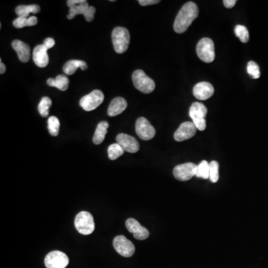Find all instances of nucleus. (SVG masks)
<instances>
[{"label": "nucleus", "instance_id": "obj_33", "mask_svg": "<svg viewBox=\"0 0 268 268\" xmlns=\"http://www.w3.org/2000/svg\"><path fill=\"white\" fill-rule=\"evenodd\" d=\"M54 44H55V41H54V39L51 38V37L45 39L44 43H43V45H44L45 47H47V50L52 48Z\"/></svg>", "mask_w": 268, "mask_h": 268}, {"label": "nucleus", "instance_id": "obj_14", "mask_svg": "<svg viewBox=\"0 0 268 268\" xmlns=\"http://www.w3.org/2000/svg\"><path fill=\"white\" fill-rule=\"evenodd\" d=\"M127 229L130 233L134 234V238L137 240L147 239L149 237V230L142 227L140 223L134 218H128L125 223Z\"/></svg>", "mask_w": 268, "mask_h": 268}, {"label": "nucleus", "instance_id": "obj_30", "mask_svg": "<svg viewBox=\"0 0 268 268\" xmlns=\"http://www.w3.org/2000/svg\"><path fill=\"white\" fill-rule=\"evenodd\" d=\"M248 72L250 76L252 77L254 79H258L261 75L259 65L254 61H250L248 63Z\"/></svg>", "mask_w": 268, "mask_h": 268}, {"label": "nucleus", "instance_id": "obj_23", "mask_svg": "<svg viewBox=\"0 0 268 268\" xmlns=\"http://www.w3.org/2000/svg\"><path fill=\"white\" fill-rule=\"evenodd\" d=\"M40 11V6L37 5H19L15 9V12L18 15V17L26 18L30 17V14L36 15V14L39 13Z\"/></svg>", "mask_w": 268, "mask_h": 268}, {"label": "nucleus", "instance_id": "obj_9", "mask_svg": "<svg viewBox=\"0 0 268 268\" xmlns=\"http://www.w3.org/2000/svg\"><path fill=\"white\" fill-rule=\"evenodd\" d=\"M197 172H198L197 165L192 163H186L176 166L173 171V174L178 181H187L196 176Z\"/></svg>", "mask_w": 268, "mask_h": 268}, {"label": "nucleus", "instance_id": "obj_21", "mask_svg": "<svg viewBox=\"0 0 268 268\" xmlns=\"http://www.w3.org/2000/svg\"><path fill=\"white\" fill-rule=\"evenodd\" d=\"M69 84V78L64 75H59L55 78H49L47 80V84L49 86L58 88L61 91H66L68 89Z\"/></svg>", "mask_w": 268, "mask_h": 268}, {"label": "nucleus", "instance_id": "obj_3", "mask_svg": "<svg viewBox=\"0 0 268 268\" xmlns=\"http://www.w3.org/2000/svg\"><path fill=\"white\" fill-rule=\"evenodd\" d=\"M75 226L78 233L84 235H88L94 232V218L89 212L82 211L75 217Z\"/></svg>", "mask_w": 268, "mask_h": 268}, {"label": "nucleus", "instance_id": "obj_18", "mask_svg": "<svg viewBox=\"0 0 268 268\" xmlns=\"http://www.w3.org/2000/svg\"><path fill=\"white\" fill-rule=\"evenodd\" d=\"M11 45L14 50L17 53L19 61L22 63H27L31 57V49L29 45L19 40H14Z\"/></svg>", "mask_w": 268, "mask_h": 268}, {"label": "nucleus", "instance_id": "obj_10", "mask_svg": "<svg viewBox=\"0 0 268 268\" xmlns=\"http://www.w3.org/2000/svg\"><path fill=\"white\" fill-rule=\"evenodd\" d=\"M136 132L141 139L148 141L154 137L156 130L147 118L140 117L136 120Z\"/></svg>", "mask_w": 268, "mask_h": 268}, {"label": "nucleus", "instance_id": "obj_26", "mask_svg": "<svg viewBox=\"0 0 268 268\" xmlns=\"http://www.w3.org/2000/svg\"><path fill=\"white\" fill-rule=\"evenodd\" d=\"M60 121L57 117H50L48 119V129L52 136H57L59 134Z\"/></svg>", "mask_w": 268, "mask_h": 268}, {"label": "nucleus", "instance_id": "obj_13", "mask_svg": "<svg viewBox=\"0 0 268 268\" xmlns=\"http://www.w3.org/2000/svg\"><path fill=\"white\" fill-rule=\"evenodd\" d=\"M196 127L193 122L185 121L182 123L181 126L174 133V138L177 142H183L193 137L196 134Z\"/></svg>", "mask_w": 268, "mask_h": 268}, {"label": "nucleus", "instance_id": "obj_17", "mask_svg": "<svg viewBox=\"0 0 268 268\" xmlns=\"http://www.w3.org/2000/svg\"><path fill=\"white\" fill-rule=\"evenodd\" d=\"M47 47L44 45H38L34 48L33 51L34 62L35 63L37 67L44 68L49 64L50 58L47 53Z\"/></svg>", "mask_w": 268, "mask_h": 268}, {"label": "nucleus", "instance_id": "obj_34", "mask_svg": "<svg viewBox=\"0 0 268 268\" xmlns=\"http://www.w3.org/2000/svg\"><path fill=\"white\" fill-rule=\"evenodd\" d=\"M85 2V0H69L67 1V5L69 7V8L75 6V5H79V4L83 3Z\"/></svg>", "mask_w": 268, "mask_h": 268}, {"label": "nucleus", "instance_id": "obj_15", "mask_svg": "<svg viewBox=\"0 0 268 268\" xmlns=\"http://www.w3.org/2000/svg\"><path fill=\"white\" fill-rule=\"evenodd\" d=\"M117 143L119 144L125 151L128 153H136L139 150V144L138 141L128 134H118L117 136Z\"/></svg>", "mask_w": 268, "mask_h": 268}, {"label": "nucleus", "instance_id": "obj_16", "mask_svg": "<svg viewBox=\"0 0 268 268\" xmlns=\"http://www.w3.org/2000/svg\"><path fill=\"white\" fill-rule=\"evenodd\" d=\"M213 86L209 82H200L193 88V95L199 100H207L214 94Z\"/></svg>", "mask_w": 268, "mask_h": 268}, {"label": "nucleus", "instance_id": "obj_36", "mask_svg": "<svg viewBox=\"0 0 268 268\" xmlns=\"http://www.w3.org/2000/svg\"><path fill=\"white\" fill-rule=\"evenodd\" d=\"M37 18L35 16H31L30 17L28 18V26H34L37 25Z\"/></svg>", "mask_w": 268, "mask_h": 268}, {"label": "nucleus", "instance_id": "obj_5", "mask_svg": "<svg viewBox=\"0 0 268 268\" xmlns=\"http://www.w3.org/2000/svg\"><path fill=\"white\" fill-rule=\"evenodd\" d=\"M207 108L204 104L200 102H195L189 109V116L192 119V122L197 129L203 131L206 129V117L207 114Z\"/></svg>", "mask_w": 268, "mask_h": 268}, {"label": "nucleus", "instance_id": "obj_2", "mask_svg": "<svg viewBox=\"0 0 268 268\" xmlns=\"http://www.w3.org/2000/svg\"><path fill=\"white\" fill-rule=\"evenodd\" d=\"M130 33L124 27H117L112 32V41L114 50L118 54L125 53L128 50L130 43Z\"/></svg>", "mask_w": 268, "mask_h": 268}, {"label": "nucleus", "instance_id": "obj_8", "mask_svg": "<svg viewBox=\"0 0 268 268\" xmlns=\"http://www.w3.org/2000/svg\"><path fill=\"white\" fill-rule=\"evenodd\" d=\"M69 258L61 251H51L45 258L44 263L47 268H66L69 265Z\"/></svg>", "mask_w": 268, "mask_h": 268}, {"label": "nucleus", "instance_id": "obj_37", "mask_svg": "<svg viewBox=\"0 0 268 268\" xmlns=\"http://www.w3.org/2000/svg\"><path fill=\"white\" fill-rule=\"evenodd\" d=\"M0 67H1V69H0V73L3 74L5 73V70H6V67H5V64L2 63V60L0 61Z\"/></svg>", "mask_w": 268, "mask_h": 268}, {"label": "nucleus", "instance_id": "obj_32", "mask_svg": "<svg viewBox=\"0 0 268 268\" xmlns=\"http://www.w3.org/2000/svg\"><path fill=\"white\" fill-rule=\"evenodd\" d=\"M160 1L159 0H139V3L142 6H148V5H155L159 3Z\"/></svg>", "mask_w": 268, "mask_h": 268}, {"label": "nucleus", "instance_id": "obj_4", "mask_svg": "<svg viewBox=\"0 0 268 268\" xmlns=\"http://www.w3.org/2000/svg\"><path fill=\"white\" fill-rule=\"evenodd\" d=\"M132 80L134 86L145 94L152 93L156 86L153 79L149 78L145 72L141 69H138L133 73Z\"/></svg>", "mask_w": 268, "mask_h": 268}, {"label": "nucleus", "instance_id": "obj_29", "mask_svg": "<svg viewBox=\"0 0 268 268\" xmlns=\"http://www.w3.org/2000/svg\"><path fill=\"white\" fill-rule=\"evenodd\" d=\"M209 180L214 184L219 180V164L215 160L209 163Z\"/></svg>", "mask_w": 268, "mask_h": 268}, {"label": "nucleus", "instance_id": "obj_31", "mask_svg": "<svg viewBox=\"0 0 268 268\" xmlns=\"http://www.w3.org/2000/svg\"><path fill=\"white\" fill-rule=\"evenodd\" d=\"M14 26L17 29H22L28 26V18L18 17L13 22Z\"/></svg>", "mask_w": 268, "mask_h": 268}, {"label": "nucleus", "instance_id": "obj_27", "mask_svg": "<svg viewBox=\"0 0 268 268\" xmlns=\"http://www.w3.org/2000/svg\"><path fill=\"white\" fill-rule=\"evenodd\" d=\"M234 34L242 43H246L249 41V32L245 26L237 25L234 28Z\"/></svg>", "mask_w": 268, "mask_h": 268}, {"label": "nucleus", "instance_id": "obj_11", "mask_svg": "<svg viewBox=\"0 0 268 268\" xmlns=\"http://www.w3.org/2000/svg\"><path fill=\"white\" fill-rule=\"evenodd\" d=\"M114 249L119 255L131 257L135 252V246L124 235H118L114 240Z\"/></svg>", "mask_w": 268, "mask_h": 268}, {"label": "nucleus", "instance_id": "obj_24", "mask_svg": "<svg viewBox=\"0 0 268 268\" xmlns=\"http://www.w3.org/2000/svg\"><path fill=\"white\" fill-rule=\"evenodd\" d=\"M125 150L118 143L112 144L108 147V157L110 160H115L119 156H122Z\"/></svg>", "mask_w": 268, "mask_h": 268}, {"label": "nucleus", "instance_id": "obj_6", "mask_svg": "<svg viewBox=\"0 0 268 268\" xmlns=\"http://www.w3.org/2000/svg\"><path fill=\"white\" fill-rule=\"evenodd\" d=\"M198 58L204 63H212L216 58L214 42L205 37L198 42L196 48Z\"/></svg>", "mask_w": 268, "mask_h": 268}, {"label": "nucleus", "instance_id": "obj_19", "mask_svg": "<svg viewBox=\"0 0 268 268\" xmlns=\"http://www.w3.org/2000/svg\"><path fill=\"white\" fill-rule=\"evenodd\" d=\"M127 107H128V103L125 99L121 97L115 98L113 99L109 105L107 114L109 117H117L122 114L123 112L126 110Z\"/></svg>", "mask_w": 268, "mask_h": 268}, {"label": "nucleus", "instance_id": "obj_7", "mask_svg": "<svg viewBox=\"0 0 268 268\" xmlns=\"http://www.w3.org/2000/svg\"><path fill=\"white\" fill-rule=\"evenodd\" d=\"M104 99L102 92L96 89L81 99L80 106L85 111H92L102 104Z\"/></svg>", "mask_w": 268, "mask_h": 268}, {"label": "nucleus", "instance_id": "obj_28", "mask_svg": "<svg viewBox=\"0 0 268 268\" xmlns=\"http://www.w3.org/2000/svg\"><path fill=\"white\" fill-rule=\"evenodd\" d=\"M196 177L205 180L209 179V163L206 160H203L198 165Z\"/></svg>", "mask_w": 268, "mask_h": 268}, {"label": "nucleus", "instance_id": "obj_25", "mask_svg": "<svg viewBox=\"0 0 268 268\" xmlns=\"http://www.w3.org/2000/svg\"><path fill=\"white\" fill-rule=\"evenodd\" d=\"M51 104H52V101L50 98H42L38 105L39 113H40L42 117L46 118V117H48L49 112H50V107H51Z\"/></svg>", "mask_w": 268, "mask_h": 268}, {"label": "nucleus", "instance_id": "obj_12", "mask_svg": "<svg viewBox=\"0 0 268 268\" xmlns=\"http://www.w3.org/2000/svg\"><path fill=\"white\" fill-rule=\"evenodd\" d=\"M96 13V8L93 6H89L87 2L85 1L83 3L72 7L69 9V14L67 16V19H72L76 15H83L87 22H91L94 19V15Z\"/></svg>", "mask_w": 268, "mask_h": 268}, {"label": "nucleus", "instance_id": "obj_1", "mask_svg": "<svg viewBox=\"0 0 268 268\" xmlns=\"http://www.w3.org/2000/svg\"><path fill=\"white\" fill-rule=\"evenodd\" d=\"M199 14L198 5L193 2H188L182 7L176 17L174 23V32L178 34L186 32L192 22Z\"/></svg>", "mask_w": 268, "mask_h": 268}, {"label": "nucleus", "instance_id": "obj_20", "mask_svg": "<svg viewBox=\"0 0 268 268\" xmlns=\"http://www.w3.org/2000/svg\"><path fill=\"white\" fill-rule=\"evenodd\" d=\"M87 64L84 61H79V60H70L67 61L65 65L64 66L63 70L66 75H72L76 72L77 69H82V70H86L87 69Z\"/></svg>", "mask_w": 268, "mask_h": 268}, {"label": "nucleus", "instance_id": "obj_35", "mask_svg": "<svg viewBox=\"0 0 268 268\" xmlns=\"http://www.w3.org/2000/svg\"><path fill=\"white\" fill-rule=\"evenodd\" d=\"M236 2L237 1H235V0H224L223 5L227 8H232L235 5Z\"/></svg>", "mask_w": 268, "mask_h": 268}, {"label": "nucleus", "instance_id": "obj_22", "mask_svg": "<svg viewBox=\"0 0 268 268\" xmlns=\"http://www.w3.org/2000/svg\"><path fill=\"white\" fill-rule=\"evenodd\" d=\"M108 128L109 124L107 121H100L99 123L93 136V143L99 145L104 140Z\"/></svg>", "mask_w": 268, "mask_h": 268}]
</instances>
